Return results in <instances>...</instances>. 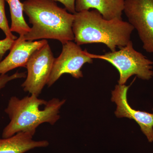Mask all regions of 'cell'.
I'll return each mask as SVG.
<instances>
[{
  "mask_svg": "<svg viewBox=\"0 0 153 153\" xmlns=\"http://www.w3.org/2000/svg\"><path fill=\"white\" fill-rule=\"evenodd\" d=\"M22 3L32 27L29 33L19 37L29 41L55 39L62 44L74 40V14L59 7L53 0H26Z\"/></svg>",
  "mask_w": 153,
  "mask_h": 153,
  "instance_id": "6da1fadb",
  "label": "cell"
},
{
  "mask_svg": "<svg viewBox=\"0 0 153 153\" xmlns=\"http://www.w3.org/2000/svg\"><path fill=\"white\" fill-rule=\"evenodd\" d=\"M65 102L66 100L57 98L47 101L31 94L22 99L12 97L5 109L10 121L3 130L2 138L13 136L20 132L34 135L41 124L54 125L60 118V110Z\"/></svg>",
  "mask_w": 153,
  "mask_h": 153,
  "instance_id": "7a4b0ae2",
  "label": "cell"
},
{
  "mask_svg": "<svg viewBox=\"0 0 153 153\" xmlns=\"http://www.w3.org/2000/svg\"><path fill=\"white\" fill-rule=\"evenodd\" d=\"M72 25L75 43L78 45L101 43L111 52L126 46L134 30L123 19H104L97 10L76 12Z\"/></svg>",
  "mask_w": 153,
  "mask_h": 153,
  "instance_id": "3957f363",
  "label": "cell"
},
{
  "mask_svg": "<svg viewBox=\"0 0 153 153\" xmlns=\"http://www.w3.org/2000/svg\"><path fill=\"white\" fill-rule=\"evenodd\" d=\"M88 55L93 59L105 60L114 66L119 73L118 82L120 85L125 84L133 75H136L143 80H149L153 76V61L134 49L131 41L118 51L108 52L103 55L89 52Z\"/></svg>",
  "mask_w": 153,
  "mask_h": 153,
  "instance_id": "277c9868",
  "label": "cell"
},
{
  "mask_svg": "<svg viewBox=\"0 0 153 153\" xmlns=\"http://www.w3.org/2000/svg\"><path fill=\"white\" fill-rule=\"evenodd\" d=\"M55 59L48 43L33 53L26 65L27 74L22 85L24 91L40 95L47 84Z\"/></svg>",
  "mask_w": 153,
  "mask_h": 153,
  "instance_id": "5b68a950",
  "label": "cell"
},
{
  "mask_svg": "<svg viewBox=\"0 0 153 153\" xmlns=\"http://www.w3.org/2000/svg\"><path fill=\"white\" fill-rule=\"evenodd\" d=\"M88 53L86 49L82 50L79 45L72 41L63 44L61 53L55 58L47 85L51 87L64 74H70L76 79L83 77L82 66L85 63L93 62Z\"/></svg>",
  "mask_w": 153,
  "mask_h": 153,
  "instance_id": "8992f818",
  "label": "cell"
},
{
  "mask_svg": "<svg viewBox=\"0 0 153 153\" xmlns=\"http://www.w3.org/2000/svg\"><path fill=\"white\" fill-rule=\"evenodd\" d=\"M123 12L137 31L143 48L153 53V0H125Z\"/></svg>",
  "mask_w": 153,
  "mask_h": 153,
  "instance_id": "52a82bcc",
  "label": "cell"
},
{
  "mask_svg": "<svg viewBox=\"0 0 153 153\" xmlns=\"http://www.w3.org/2000/svg\"><path fill=\"white\" fill-rule=\"evenodd\" d=\"M129 87L125 84H118L111 92V101L117 105L115 114L117 117L128 118L135 121L148 141L153 143V108L152 113L132 108L129 104L127 100L128 91Z\"/></svg>",
  "mask_w": 153,
  "mask_h": 153,
  "instance_id": "ba28073f",
  "label": "cell"
},
{
  "mask_svg": "<svg viewBox=\"0 0 153 153\" xmlns=\"http://www.w3.org/2000/svg\"><path fill=\"white\" fill-rule=\"evenodd\" d=\"M46 39L41 41H25L19 37L15 40L8 55L0 61V75L18 68L26 67L31 55L48 43Z\"/></svg>",
  "mask_w": 153,
  "mask_h": 153,
  "instance_id": "9c48e42d",
  "label": "cell"
},
{
  "mask_svg": "<svg viewBox=\"0 0 153 153\" xmlns=\"http://www.w3.org/2000/svg\"><path fill=\"white\" fill-rule=\"evenodd\" d=\"M33 135L27 132H20L13 136L0 138V153H25L36 148L49 146L46 140H35Z\"/></svg>",
  "mask_w": 153,
  "mask_h": 153,
  "instance_id": "30bf717a",
  "label": "cell"
},
{
  "mask_svg": "<svg viewBox=\"0 0 153 153\" xmlns=\"http://www.w3.org/2000/svg\"><path fill=\"white\" fill-rule=\"evenodd\" d=\"M125 0H76V12L97 10L104 19H122Z\"/></svg>",
  "mask_w": 153,
  "mask_h": 153,
  "instance_id": "8fae6325",
  "label": "cell"
},
{
  "mask_svg": "<svg viewBox=\"0 0 153 153\" xmlns=\"http://www.w3.org/2000/svg\"><path fill=\"white\" fill-rule=\"evenodd\" d=\"M10 7L11 18L10 30L24 36L30 32L31 28L24 17L23 3L20 0H6Z\"/></svg>",
  "mask_w": 153,
  "mask_h": 153,
  "instance_id": "7c38bea8",
  "label": "cell"
},
{
  "mask_svg": "<svg viewBox=\"0 0 153 153\" xmlns=\"http://www.w3.org/2000/svg\"><path fill=\"white\" fill-rule=\"evenodd\" d=\"M0 29L4 33L6 38H11L14 40L18 38L12 33L9 27L5 11V0H0Z\"/></svg>",
  "mask_w": 153,
  "mask_h": 153,
  "instance_id": "4fadbf2b",
  "label": "cell"
},
{
  "mask_svg": "<svg viewBox=\"0 0 153 153\" xmlns=\"http://www.w3.org/2000/svg\"><path fill=\"white\" fill-rule=\"evenodd\" d=\"M27 75L25 72H19L18 71L12 75L1 74L0 75V90L4 88L7 83L14 79L19 78H26Z\"/></svg>",
  "mask_w": 153,
  "mask_h": 153,
  "instance_id": "5bb4252c",
  "label": "cell"
},
{
  "mask_svg": "<svg viewBox=\"0 0 153 153\" xmlns=\"http://www.w3.org/2000/svg\"><path fill=\"white\" fill-rule=\"evenodd\" d=\"M15 41L8 38L0 40V59L2 58L7 51L10 50Z\"/></svg>",
  "mask_w": 153,
  "mask_h": 153,
  "instance_id": "9a60e30c",
  "label": "cell"
},
{
  "mask_svg": "<svg viewBox=\"0 0 153 153\" xmlns=\"http://www.w3.org/2000/svg\"><path fill=\"white\" fill-rule=\"evenodd\" d=\"M62 3L65 6V8L71 13L74 14L76 13L75 10L76 0H53Z\"/></svg>",
  "mask_w": 153,
  "mask_h": 153,
  "instance_id": "2e32d148",
  "label": "cell"
}]
</instances>
